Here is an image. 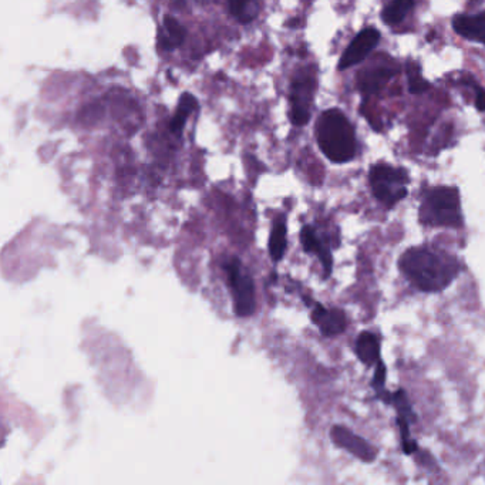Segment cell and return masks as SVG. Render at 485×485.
<instances>
[{
    "instance_id": "4fadbf2b",
    "label": "cell",
    "mask_w": 485,
    "mask_h": 485,
    "mask_svg": "<svg viewBox=\"0 0 485 485\" xmlns=\"http://www.w3.org/2000/svg\"><path fill=\"white\" fill-rule=\"evenodd\" d=\"M314 79L309 77H299L292 83V91H291V110H305L309 111L310 100L314 95Z\"/></svg>"
},
{
    "instance_id": "9c48e42d",
    "label": "cell",
    "mask_w": 485,
    "mask_h": 485,
    "mask_svg": "<svg viewBox=\"0 0 485 485\" xmlns=\"http://www.w3.org/2000/svg\"><path fill=\"white\" fill-rule=\"evenodd\" d=\"M300 240L303 249L309 254H315L319 256L322 266L325 269V278L332 273V268H333V259H332V254L328 248V245L321 239V236L318 235V232L311 228V226H303L302 232H300Z\"/></svg>"
},
{
    "instance_id": "ac0fdd59",
    "label": "cell",
    "mask_w": 485,
    "mask_h": 485,
    "mask_svg": "<svg viewBox=\"0 0 485 485\" xmlns=\"http://www.w3.org/2000/svg\"><path fill=\"white\" fill-rule=\"evenodd\" d=\"M385 383H386V364L378 360L376 363V371L371 380V386L377 393V397L382 399L385 403L392 404L393 403V394H390L386 389H385Z\"/></svg>"
},
{
    "instance_id": "7402d4cb",
    "label": "cell",
    "mask_w": 485,
    "mask_h": 485,
    "mask_svg": "<svg viewBox=\"0 0 485 485\" xmlns=\"http://www.w3.org/2000/svg\"><path fill=\"white\" fill-rule=\"evenodd\" d=\"M475 107L479 111H485V90L481 87L475 88Z\"/></svg>"
},
{
    "instance_id": "8992f818",
    "label": "cell",
    "mask_w": 485,
    "mask_h": 485,
    "mask_svg": "<svg viewBox=\"0 0 485 485\" xmlns=\"http://www.w3.org/2000/svg\"><path fill=\"white\" fill-rule=\"evenodd\" d=\"M330 437L336 445L344 448L355 457L360 459L364 463H371L377 457V449L371 444H369L364 438L359 437L349 429L334 426L330 430Z\"/></svg>"
},
{
    "instance_id": "ffe728a7",
    "label": "cell",
    "mask_w": 485,
    "mask_h": 485,
    "mask_svg": "<svg viewBox=\"0 0 485 485\" xmlns=\"http://www.w3.org/2000/svg\"><path fill=\"white\" fill-rule=\"evenodd\" d=\"M410 419H407L406 415L397 414V426L400 429V437H401V448L403 453L410 456L413 454L415 449H417V442H414L411 440V434H410Z\"/></svg>"
},
{
    "instance_id": "603a6c76",
    "label": "cell",
    "mask_w": 485,
    "mask_h": 485,
    "mask_svg": "<svg viewBox=\"0 0 485 485\" xmlns=\"http://www.w3.org/2000/svg\"><path fill=\"white\" fill-rule=\"evenodd\" d=\"M471 2H478V0H471Z\"/></svg>"
},
{
    "instance_id": "9a60e30c",
    "label": "cell",
    "mask_w": 485,
    "mask_h": 485,
    "mask_svg": "<svg viewBox=\"0 0 485 485\" xmlns=\"http://www.w3.org/2000/svg\"><path fill=\"white\" fill-rule=\"evenodd\" d=\"M197 107H198V101L192 94H190V93L183 94L180 98V102H178V107L176 110V114L169 123V130L174 134H181L190 114L192 111H195Z\"/></svg>"
},
{
    "instance_id": "6da1fadb",
    "label": "cell",
    "mask_w": 485,
    "mask_h": 485,
    "mask_svg": "<svg viewBox=\"0 0 485 485\" xmlns=\"http://www.w3.org/2000/svg\"><path fill=\"white\" fill-rule=\"evenodd\" d=\"M399 266L406 278L423 292L444 291L460 272L453 256L427 247L407 249L400 256Z\"/></svg>"
},
{
    "instance_id": "2e32d148",
    "label": "cell",
    "mask_w": 485,
    "mask_h": 485,
    "mask_svg": "<svg viewBox=\"0 0 485 485\" xmlns=\"http://www.w3.org/2000/svg\"><path fill=\"white\" fill-rule=\"evenodd\" d=\"M286 245H288L286 224H285V220L282 218L272 228L270 239H269V254L275 262H279L284 258Z\"/></svg>"
},
{
    "instance_id": "e0dca14e",
    "label": "cell",
    "mask_w": 485,
    "mask_h": 485,
    "mask_svg": "<svg viewBox=\"0 0 485 485\" xmlns=\"http://www.w3.org/2000/svg\"><path fill=\"white\" fill-rule=\"evenodd\" d=\"M414 6V0H393L383 10V20L387 24H396L403 20L410 9Z\"/></svg>"
},
{
    "instance_id": "7a4b0ae2",
    "label": "cell",
    "mask_w": 485,
    "mask_h": 485,
    "mask_svg": "<svg viewBox=\"0 0 485 485\" xmlns=\"http://www.w3.org/2000/svg\"><path fill=\"white\" fill-rule=\"evenodd\" d=\"M316 138L322 153L333 162L343 164L355 157V130L339 110H328L321 116L316 124Z\"/></svg>"
},
{
    "instance_id": "5bb4252c",
    "label": "cell",
    "mask_w": 485,
    "mask_h": 485,
    "mask_svg": "<svg viewBox=\"0 0 485 485\" xmlns=\"http://www.w3.org/2000/svg\"><path fill=\"white\" fill-rule=\"evenodd\" d=\"M392 76L393 72L390 68H374V70L363 72L359 76V87L363 93H377L387 84Z\"/></svg>"
},
{
    "instance_id": "277c9868",
    "label": "cell",
    "mask_w": 485,
    "mask_h": 485,
    "mask_svg": "<svg viewBox=\"0 0 485 485\" xmlns=\"http://www.w3.org/2000/svg\"><path fill=\"white\" fill-rule=\"evenodd\" d=\"M370 185L374 197L386 208H393L407 197V171L387 164H377L370 169Z\"/></svg>"
},
{
    "instance_id": "cb8c5ba5",
    "label": "cell",
    "mask_w": 485,
    "mask_h": 485,
    "mask_svg": "<svg viewBox=\"0 0 485 485\" xmlns=\"http://www.w3.org/2000/svg\"><path fill=\"white\" fill-rule=\"evenodd\" d=\"M484 43H485V40H484Z\"/></svg>"
},
{
    "instance_id": "ba28073f",
    "label": "cell",
    "mask_w": 485,
    "mask_h": 485,
    "mask_svg": "<svg viewBox=\"0 0 485 485\" xmlns=\"http://www.w3.org/2000/svg\"><path fill=\"white\" fill-rule=\"evenodd\" d=\"M311 321L326 337H333L343 333L346 326H348V319H346L343 310L326 309L319 303H316L314 311H311Z\"/></svg>"
},
{
    "instance_id": "52a82bcc",
    "label": "cell",
    "mask_w": 485,
    "mask_h": 485,
    "mask_svg": "<svg viewBox=\"0 0 485 485\" xmlns=\"http://www.w3.org/2000/svg\"><path fill=\"white\" fill-rule=\"evenodd\" d=\"M380 33L376 29H364L363 31H360L349 45V47L344 50L339 63L340 70H344V68H349L363 61L366 56L376 47Z\"/></svg>"
},
{
    "instance_id": "7c38bea8",
    "label": "cell",
    "mask_w": 485,
    "mask_h": 485,
    "mask_svg": "<svg viewBox=\"0 0 485 485\" xmlns=\"http://www.w3.org/2000/svg\"><path fill=\"white\" fill-rule=\"evenodd\" d=\"M355 351L359 357V360L366 364L371 366L380 360V343L376 334L370 332H362L355 344Z\"/></svg>"
},
{
    "instance_id": "d6986e66",
    "label": "cell",
    "mask_w": 485,
    "mask_h": 485,
    "mask_svg": "<svg viewBox=\"0 0 485 485\" xmlns=\"http://www.w3.org/2000/svg\"><path fill=\"white\" fill-rule=\"evenodd\" d=\"M407 76H408V90L413 94H420L430 88V83L422 76L420 67L415 63H408L407 66Z\"/></svg>"
},
{
    "instance_id": "30bf717a",
    "label": "cell",
    "mask_w": 485,
    "mask_h": 485,
    "mask_svg": "<svg viewBox=\"0 0 485 485\" xmlns=\"http://www.w3.org/2000/svg\"><path fill=\"white\" fill-rule=\"evenodd\" d=\"M187 30L185 27L169 15L164 16L162 27L158 30V46L161 50L169 52L181 46L185 40Z\"/></svg>"
},
{
    "instance_id": "3957f363",
    "label": "cell",
    "mask_w": 485,
    "mask_h": 485,
    "mask_svg": "<svg viewBox=\"0 0 485 485\" xmlns=\"http://www.w3.org/2000/svg\"><path fill=\"white\" fill-rule=\"evenodd\" d=\"M420 221L436 226H463L459 190L438 187L429 191L420 208Z\"/></svg>"
},
{
    "instance_id": "8fae6325",
    "label": "cell",
    "mask_w": 485,
    "mask_h": 485,
    "mask_svg": "<svg viewBox=\"0 0 485 485\" xmlns=\"http://www.w3.org/2000/svg\"><path fill=\"white\" fill-rule=\"evenodd\" d=\"M460 36L477 42L485 40V12L477 16H457L453 22Z\"/></svg>"
},
{
    "instance_id": "5b68a950",
    "label": "cell",
    "mask_w": 485,
    "mask_h": 485,
    "mask_svg": "<svg viewBox=\"0 0 485 485\" xmlns=\"http://www.w3.org/2000/svg\"><path fill=\"white\" fill-rule=\"evenodd\" d=\"M225 270L228 275L229 288L232 291L235 315L239 318L252 316L256 309V299L251 273L236 259L228 262Z\"/></svg>"
},
{
    "instance_id": "44dd1931",
    "label": "cell",
    "mask_w": 485,
    "mask_h": 485,
    "mask_svg": "<svg viewBox=\"0 0 485 485\" xmlns=\"http://www.w3.org/2000/svg\"><path fill=\"white\" fill-rule=\"evenodd\" d=\"M251 3H252V0H229V10L236 19L247 23L252 19V16L249 15V10H248Z\"/></svg>"
}]
</instances>
